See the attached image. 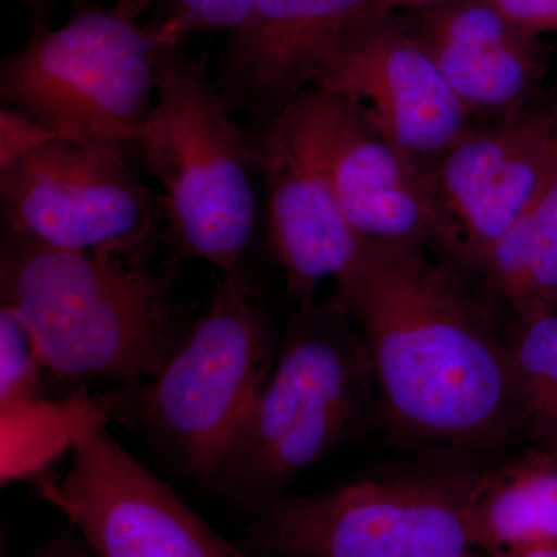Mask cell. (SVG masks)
I'll use <instances>...</instances> for the list:
<instances>
[{
    "mask_svg": "<svg viewBox=\"0 0 557 557\" xmlns=\"http://www.w3.org/2000/svg\"><path fill=\"white\" fill-rule=\"evenodd\" d=\"M375 0H258L230 33L215 81L234 112L263 123L314 86L322 65L359 25Z\"/></svg>",
    "mask_w": 557,
    "mask_h": 557,
    "instance_id": "cell-13",
    "label": "cell"
},
{
    "mask_svg": "<svg viewBox=\"0 0 557 557\" xmlns=\"http://www.w3.org/2000/svg\"><path fill=\"white\" fill-rule=\"evenodd\" d=\"M317 84L343 95L423 178L472 124L426 47L395 14L359 25Z\"/></svg>",
    "mask_w": 557,
    "mask_h": 557,
    "instance_id": "cell-11",
    "label": "cell"
},
{
    "mask_svg": "<svg viewBox=\"0 0 557 557\" xmlns=\"http://www.w3.org/2000/svg\"><path fill=\"white\" fill-rule=\"evenodd\" d=\"M472 478L369 479L249 511L245 544L271 557H482Z\"/></svg>",
    "mask_w": 557,
    "mask_h": 557,
    "instance_id": "cell-7",
    "label": "cell"
},
{
    "mask_svg": "<svg viewBox=\"0 0 557 557\" xmlns=\"http://www.w3.org/2000/svg\"><path fill=\"white\" fill-rule=\"evenodd\" d=\"M265 302L245 270L214 298L156 379L119 391L113 416L186 478L208 486L273 369Z\"/></svg>",
    "mask_w": 557,
    "mask_h": 557,
    "instance_id": "cell-5",
    "label": "cell"
},
{
    "mask_svg": "<svg viewBox=\"0 0 557 557\" xmlns=\"http://www.w3.org/2000/svg\"><path fill=\"white\" fill-rule=\"evenodd\" d=\"M486 557H557V541L537 542L493 553Z\"/></svg>",
    "mask_w": 557,
    "mask_h": 557,
    "instance_id": "cell-25",
    "label": "cell"
},
{
    "mask_svg": "<svg viewBox=\"0 0 557 557\" xmlns=\"http://www.w3.org/2000/svg\"><path fill=\"white\" fill-rule=\"evenodd\" d=\"M0 296L30 330L46 372L72 392L149 383L188 332L174 277L156 273L148 258L3 233Z\"/></svg>",
    "mask_w": 557,
    "mask_h": 557,
    "instance_id": "cell-2",
    "label": "cell"
},
{
    "mask_svg": "<svg viewBox=\"0 0 557 557\" xmlns=\"http://www.w3.org/2000/svg\"><path fill=\"white\" fill-rule=\"evenodd\" d=\"M276 116L325 172L359 237L431 240L424 178L343 95L314 84Z\"/></svg>",
    "mask_w": 557,
    "mask_h": 557,
    "instance_id": "cell-12",
    "label": "cell"
},
{
    "mask_svg": "<svg viewBox=\"0 0 557 557\" xmlns=\"http://www.w3.org/2000/svg\"><path fill=\"white\" fill-rule=\"evenodd\" d=\"M247 134L269 189L270 239L289 299L310 306L324 278L339 281L347 273L362 237L348 225L318 161L277 116L255 123Z\"/></svg>",
    "mask_w": 557,
    "mask_h": 557,
    "instance_id": "cell-14",
    "label": "cell"
},
{
    "mask_svg": "<svg viewBox=\"0 0 557 557\" xmlns=\"http://www.w3.org/2000/svg\"><path fill=\"white\" fill-rule=\"evenodd\" d=\"M38 491L95 557H251L101 424L81 429L70 443L67 469L40 478Z\"/></svg>",
    "mask_w": 557,
    "mask_h": 557,
    "instance_id": "cell-9",
    "label": "cell"
},
{
    "mask_svg": "<svg viewBox=\"0 0 557 557\" xmlns=\"http://www.w3.org/2000/svg\"><path fill=\"white\" fill-rule=\"evenodd\" d=\"M471 530L482 555L557 541V450H533L474 475Z\"/></svg>",
    "mask_w": 557,
    "mask_h": 557,
    "instance_id": "cell-16",
    "label": "cell"
},
{
    "mask_svg": "<svg viewBox=\"0 0 557 557\" xmlns=\"http://www.w3.org/2000/svg\"><path fill=\"white\" fill-rule=\"evenodd\" d=\"M336 298L369 347L392 431L424 445H490L519 421L511 354L423 242L362 239Z\"/></svg>",
    "mask_w": 557,
    "mask_h": 557,
    "instance_id": "cell-1",
    "label": "cell"
},
{
    "mask_svg": "<svg viewBox=\"0 0 557 557\" xmlns=\"http://www.w3.org/2000/svg\"><path fill=\"white\" fill-rule=\"evenodd\" d=\"M150 3H79L60 28L36 24L0 62L2 108L65 137L141 143L161 60L182 44L163 20L139 22Z\"/></svg>",
    "mask_w": 557,
    "mask_h": 557,
    "instance_id": "cell-4",
    "label": "cell"
},
{
    "mask_svg": "<svg viewBox=\"0 0 557 557\" xmlns=\"http://www.w3.org/2000/svg\"><path fill=\"white\" fill-rule=\"evenodd\" d=\"M3 233L70 251L150 258L163 201L120 146L58 137L0 168Z\"/></svg>",
    "mask_w": 557,
    "mask_h": 557,
    "instance_id": "cell-8",
    "label": "cell"
},
{
    "mask_svg": "<svg viewBox=\"0 0 557 557\" xmlns=\"http://www.w3.org/2000/svg\"><path fill=\"white\" fill-rule=\"evenodd\" d=\"M338 298L289 319L265 386L208 486L251 511L354 437L375 383L369 347Z\"/></svg>",
    "mask_w": 557,
    "mask_h": 557,
    "instance_id": "cell-3",
    "label": "cell"
},
{
    "mask_svg": "<svg viewBox=\"0 0 557 557\" xmlns=\"http://www.w3.org/2000/svg\"><path fill=\"white\" fill-rule=\"evenodd\" d=\"M258 0H164L160 17L182 42L194 32L233 33L248 21Z\"/></svg>",
    "mask_w": 557,
    "mask_h": 557,
    "instance_id": "cell-20",
    "label": "cell"
},
{
    "mask_svg": "<svg viewBox=\"0 0 557 557\" xmlns=\"http://www.w3.org/2000/svg\"><path fill=\"white\" fill-rule=\"evenodd\" d=\"M445 2H449V0H375L372 17L391 16V14L405 16V14L431 9V7Z\"/></svg>",
    "mask_w": 557,
    "mask_h": 557,
    "instance_id": "cell-24",
    "label": "cell"
},
{
    "mask_svg": "<svg viewBox=\"0 0 557 557\" xmlns=\"http://www.w3.org/2000/svg\"><path fill=\"white\" fill-rule=\"evenodd\" d=\"M519 421L557 450V309L522 325L515 346L509 347Z\"/></svg>",
    "mask_w": 557,
    "mask_h": 557,
    "instance_id": "cell-18",
    "label": "cell"
},
{
    "mask_svg": "<svg viewBox=\"0 0 557 557\" xmlns=\"http://www.w3.org/2000/svg\"><path fill=\"white\" fill-rule=\"evenodd\" d=\"M65 137L35 121L2 108L0 112V168L13 163L25 153L39 148L50 139Z\"/></svg>",
    "mask_w": 557,
    "mask_h": 557,
    "instance_id": "cell-21",
    "label": "cell"
},
{
    "mask_svg": "<svg viewBox=\"0 0 557 557\" xmlns=\"http://www.w3.org/2000/svg\"><path fill=\"white\" fill-rule=\"evenodd\" d=\"M46 373L30 330L0 307V408L2 418L30 412L46 405L42 380Z\"/></svg>",
    "mask_w": 557,
    "mask_h": 557,
    "instance_id": "cell-19",
    "label": "cell"
},
{
    "mask_svg": "<svg viewBox=\"0 0 557 557\" xmlns=\"http://www.w3.org/2000/svg\"><path fill=\"white\" fill-rule=\"evenodd\" d=\"M163 189V239L177 260L240 269L256 230V170L247 129L208 70V54L178 47L161 60L157 100L141 138Z\"/></svg>",
    "mask_w": 557,
    "mask_h": 557,
    "instance_id": "cell-6",
    "label": "cell"
},
{
    "mask_svg": "<svg viewBox=\"0 0 557 557\" xmlns=\"http://www.w3.org/2000/svg\"><path fill=\"white\" fill-rule=\"evenodd\" d=\"M486 292L520 325L557 309V163L544 188L480 270Z\"/></svg>",
    "mask_w": 557,
    "mask_h": 557,
    "instance_id": "cell-17",
    "label": "cell"
},
{
    "mask_svg": "<svg viewBox=\"0 0 557 557\" xmlns=\"http://www.w3.org/2000/svg\"><path fill=\"white\" fill-rule=\"evenodd\" d=\"M28 557H95L75 530L60 531Z\"/></svg>",
    "mask_w": 557,
    "mask_h": 557,
    "instance_id": "cell-23",
    "label": "cell"
},
{
    "mask_svg": "<svg viewBox=\"0 0 557 557\" xmlns=\"http://www.w3.org/2000/svg\"><path fill=\"white\" fill-rule=\"evenodd\" d=\"M557 163V101L471 124L424 177L431 240L461 265L486 256L536 200Z\"/></svg>",
    "mask_w": 557,
    "mask_h": 557,
    "instance_id": "cell-10",
    "label": "cell"
},
{
    "mask_svg": "<svg viewBox=\"0 0 557 557\" xmlns=\"http://www.w3.org/2000/svg\"><path fill=\"white\" fill-rule=\"evenodd\" d=\"M472 120H505L541 100L547 54L485 0H449L399 16Z\"/></svg>",
    "mask_w": 557,
    "mask_h": 557,
    "instance_id": "cell-15",
    "label": "cell"
},
{
    "mask_svg": "<svg viewBox=\"0 0 557 557\" xmlns=\"http://www.w3.org/2000/svg\"><path fill=\"white\" fill-rule=\"evenodd\" d=\"M520 30L539 36L557 33V0H485Z\"/></svg>",
    "mask_w": 557,
    "mask_h": 557,
    "instance_id": "cell-22",
    "label": "cell"
},
{
    "mask_svg": "<svg viewBox=\"0 0 557 557\" xmlns=\"http://www.w3.org/2000/svg\"><path fill=\"white\" fill-rule=\"evenodd\" d=\"M28 10L35 14L38 24L49 21L51 11L60 3V0H22Z\"/></svg>",
    "mask_w": 557,
    "mask_h": 557,
    "instance_id": "cell-26",
    "label": "cell"
}]
</instances>
